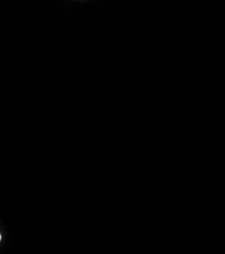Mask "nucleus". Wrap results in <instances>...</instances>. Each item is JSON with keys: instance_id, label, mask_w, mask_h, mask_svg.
<instances>
[{"instance_id": "f257e3e1", "label": "nucleus", "mask_w": 225, "mask_h": 254, "mask_svg": "<svg viewBox=\"0 0 225 254\" xmlns=\"http://www.w3.org/2000/svg\"><path fill=\"white\" fill-rule=\"evenodd\" d=\"M0 239H1V236H0Z\"/></svg>"}]
</instances>
